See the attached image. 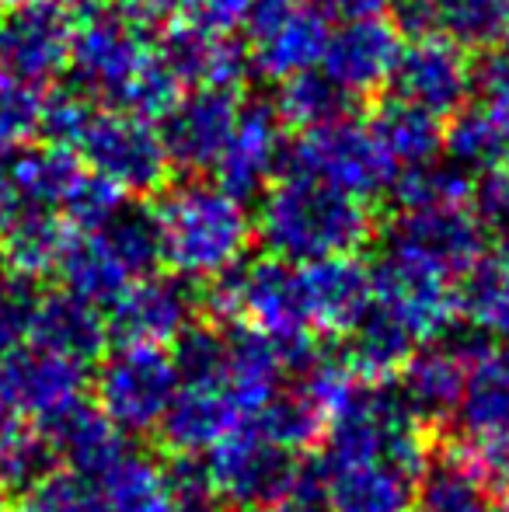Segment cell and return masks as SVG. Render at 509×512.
Masks as SVG:
<instances>
[{
	"label": "cell",
	"instance_id": "cell-46",
	"mask_svg": "<svg viewBox=\"0 0 509 512\" xmlns=\"http://www.w3.org/2000/svg\"><path fill=\"white\" fill-rule=\"evenodd\" d=\"M171 512H224V495L217 492L203 457H175L168 464Z\"/></svg>",
	"mask_w": 509,
	"mask_h": 512
},
{
	"label": "cell",
	"instance_id": "cell-27",
	"mask_svg": "<svg viewBox=\"0 0 509 512\" xmlns=\"http://www.w3.org/2000/svg\"><path fill=\"white\" fill-rule=\"evenodd\" d=\"M171 74L185 88H241L248 67V53L234 35L210 32L196 25H171L161 42Z\"/></svg>",
	"mask_w": 509,
	"mask_h": 512
},
{
	"label": "cell",
	"instance_id": "cell-28",
	"mask_svg": "<svg viewBox=\"0 0 509 512\" xmlns=\"http://www.w3.org/2000/svg\"><path fill=\"white\" fill-rule=\"evenodd\" d=\"M332 512H412L419 474L384 460L325 467Z\"/></svg>",
	"mask_w": 509,
	"mask_h": 512
},
{
	"label": "cell",
	"instance_id": "cell-30",
	"mask_svg": "<svg viewBox=\"0 0 509 512\" xmlns=\"http://www.w3.org/2000/svg\"><path fill=\"white\" fill-rule=\"evenodd\" d=\"M454 283L457 321L482 338H509V248H485Z\"/></svg>",
	"mask_w": 509,
	"mask_h": 512
},
{
	"label": "cell",
	"instance_id": "cell-7",
	"mask_svg": "<svg viewBox=\"0 0 509 512\" xmlns=\"http://www.w3.org/2000/svg\"><path fill=\"white\" fill-rule=\"evenodd\" d=\"M286 171L325 182L356 199H374L391 192L398 168L377 140L374 126L353 115H339L314 129H304L293 147H286Z\"/></svg>",
	"mask_w": 509,
	"mask_h": 512
},
{
	"label": "cell",
	"instance_id": "cell-38",
	"mask_svg": "<svg viewBox=\"0 0 509 512\" xmlns=\"http://www.w3.org/2000/svg\"><path fill=\"white\" fill-rule=\"evenodd\" d=\"M398 209H436V206H471L475 199V178L457 164L429 161L419 168L398 171L391 185Z\"/></svg>",
	"mask_w": 509,
	"mask_h": 512
},
{
	"label": "cell",
	"instance_id": "cell-32",
	"mask_svg": "<svg viewBox=\"0 0 509 512\" xmlns=\"http://www.w3.org/2000/svg\"><path fill=\"white\" fill-rule=\"evenodd\" d=\"M419 335L384 304H370L367 314L356 321V328L346 335L342 356L349 370L360 380H394L405 359L419 349Z\"/></svg>",
	"mask_w": 509,
	"mask_h": 512
},
{
	"label": "cell",
	"instance_id": "cell-13",
	"mask_svg": "<svg viewBox=\"0 0 509 512\" xmlns=\"http://www.w3.org/2000/svg\"><path fill=\"white\" fill-rule=\"evenodd\" d=\"M241 88H189L164 112L161 136L175 168L206 175L217 164L234 119L241 112Z\"/></svg>",
	"mask_w": 509,
	"mask_h": 512
},
{
	"label": "cell",
	"instance_id": "cell-34",
	"mask_svg": "<svg viewBox=\"0 0 509 512\" xmlns=\"http://www.w3.org/2000/svg\"><path fill=\"white\" fill-rule=\"evenodd\" d=\"M412 512H499V499L464 460V453L454 450L422 467Z\"/></svg>",
	"mask_w": 509,
	"mask_h": 512
},
{
	"label": "cell",
	"instance_id": "cell-31",
	"mask_svg": "<svg viewBox=\"0 0 509 512\" xmlns=\"http://www.w3.org/2000/svg\"><path fill=\"white\" fill-rule=\"evenodd\" d=\"M56 272L63 279V290L77 293L81 300H91L95 307H109L136 279L102 227L74 230Z\"/></svg>",
	"mask_w": 509,
	"mask_h": 512
},
{
	"label": "cell",
	"instance_id": "cell-19",
	"mask_svg": "<svg viewBox=\"0 0 509 512\" xmlns=\"http://www.w3.org/2000/svg\"><path fill=\"white\" fill-rule=\"evenodd\" d=\"M297 276L314 335L346 338L374 304V269L356 255L297 265Z\"/></svg>",
	"mask_w": 509,
	"mask_h": 512
},
{
	"label": "cell",
	"instance_id": "cell-24",
	"mask_svg": "<svg viewBox=\"0 0 509 512\" xmlns=\"http://www.w3.org/2000/svg\"><path fill=\"white\" fill-rule=\"evenodd\" d=\"M412 35H443L461 49H492L509 35V0H391Z\"/></svg>",
	"mask_w": 509,
	"mask_h": 512
},
{
	"label": "cell",
	"instance_id": "cell-45",
	"mask_svg": "<svg viewBox=\"0 0 509 512\" xmlns=\"http://www.w3.org/2000/svg\"><path fill=\"white\" fill-rule=\"evenodd\" d=\"M126 206V192H119L112 182H105L102 175L84 164V171L77 175V182L70 185L67 199L60 206V216L74 230H98Z\"/></svg>",
	"mask_w": 509,
	"mask_h": 512
},
{
	"label": "cell",
	"instance_id": "cell-9",
	"mask_svg": "<svg viewBox=\"0 0 509 512\" xmlns=\"http://www.w3.org/2000/svg\"><path fill=\"white\" fill-rule=\"evenodd\" d=\"M475 206L398 209L384 234V255L454 283L489 244Z\"/></svg>",
	"mask_w": 509,
	"mask_h": 512
},
{
	"label": "cell",
	"instance_id": "cell-5",
	"mask_svg": "<svg viewBox=\"0 0 509 512\" xmlns=\"http://www.w3.org/2000/svg\"><path fill=\"white\" fill-rule=\"evenodd\" d=\"M318 460L325 467L384 460L422 474L429 464L426 425L408 411L391 380H360L328 418Z\"/></svg>",
	"mask_w": 509,
	"mask_h": 512
},
{
	"label": "cell",
	"instance_id": "cell-35",
	"mask_svg": "<svg viewBox=\"0 0 509 512\" xmlns=\"http://www.w3.org/2000/svg\"><path fill=\"white\" fill-rule=\"evenodd\" d=\"M370 126H374L377 140H381V147L387 150V157H391L398 171L440 161L447 122L436 119V115L391 98V102L377 108Z\"/></svg>",
	"mask_w": 509,
	"mask_h": 512
},
{
	"label": "cell",
	"instance_id": "cell-16",
	"mask_svg": "<svg viewBox=\"0 0 509 512\" xmlns=\"http://www.w3.org/2000/svg\"><path fill=\"white\" fill-rule=\"evenodd\" d=\"M74 25L67 7L28 4L0 11V67L32 84H49L70 67Z\"/></svg>",
	"mask_w": 509,
	"mask_h": 512
},
{
	"label": "cell",
	"instance_id": "cell-55",
	"mask_svg": "<svg viewBox=\"0 0 509 512\" xmlns=\"http://www.w3.org/2000/svg\"><path fill=\"white\" fill-rule=\"evenodd\" d=\"M7 276V258H4V251H0V279Z\"/></svg>",
	"mask_w": 509,
	"mask_h": 512
},
{
	"label": "cell",
	"instance_id": "cell-51",
	"mask_svg": "<svg viewBox=\"0 0 509 512\" xmlns=\"http://www.w3.org/2000/svg\"><path fill=\"white\" fill-rule=\"evenodd\" d=\"M478 108L509 150V60H492L475 81Z\"/></svg>",
	"mask_w": 509,
	"mask_h": 512
},
{
	"label": "cell",
	"instance_id": "cell-20",
	"mask_svg": "<svg viewBox=\"0 0 509 512\" xmlns=\"http://www.w3.org/2000/svg\"><path fill=\"white\" fill-rule=\"evenodd\" d=\"M374 300L394 310L419 335L422 345L450 335V328L457 324L454 283L394 262L387 255L374 265Z\"/></svg>",
	"mask_w": 509,
	"mask_h": 512
},
{
	"label": "cell",
	"instance_id": "cell-21",
	"mask_svg": "<svg viewBox=\"0 0 509 512\" xmlns=\"http://www.w3.org/2000/svg\"><path fill=\"white\" fill-rule=\"evenodd\" d=\"M468 356V345L426 342L405 359L394 387L422 425H443L454 418L468 377Z\"/></svg>",
	"mask_w": 509,
	"mask_h": 512
},
{
	"label": "cell",
	"instance_id": "cell-50",
	"mask_svg": "<svg viewBox=\"0 0 509 512\" xmlns=\"http://www.w3.org/2000/svg\"><path fill=\"white\" fill-rule=\"evenodd\" d=\"M272 509L276 512H332L325 464H321V460H304V464H297L283 499Z\"/></svg>",
	"mask_w": 509,
	"mask_h": 512
},
{
	"label": "cell",
	"instance_id": "cell-3",
	"mask_svg": "<svg viewBox=\"0 0 509 512\" xmlns=\"http://www.w3.org/2000/svg\"><path fill=\"white\" fill-rule=\"evenodd\" d=\"M374 234V209L297 171L279 175L258 196L255 237L272 258L290 265L356 255Z\"/></svg>",
	"mask_w": 509,
	"mask_h": 512
},
{
	"label": "cell",
	"instance_id": "cell-29",
	"mask_svg": "<svg viewBox=\"0 0 509 512\" xmlns=\"http://www.w3.org/2000/svg\"><path fill=\"white\" fill-rule=\"evenodd\" d=\"M286 380V356L272 338L262 331L234 324L227 331V366H224V387L245 418H255V411L283 387Z\"/></svg>",
	"mask_w": 509,
	"mask_h": 512
},
{
	"label": "cell",
	"instance_id": "cell-2",
	"mask_svg": "<svg viewBox=\"0 0 509 512\" xmlns=\"http://www.w3.org/2000/svg\"><path fill=\"white\" fill-rule=\"evenodd\" d=\"M42 133L49 136V143L74 150L95 175H102L126 196H150L168 182L171 157L164 147L161 122L147 115L98 105L74 91L49 98Z\"/></svg>",
	"mask_w": 509,
	"mask_h": 512
},
{
	"label": "cell",
	"instance_id": "cell-41",
	"mask_svg": "<svg viewBox=\"0 0 509 512\" xmlns=\"http://www.w3.org/2000/svg\"><path fill=\"white\" fill-rule=\"evenodd\" d=\"M49 467H56V457L39 422L0 411V485L21 492L35 478H42Z\"/></svg>",
	"mask_w": 509,
	"mask_h": 512
},
{
	"label": "cell",
	"instance_id": "cell-22",
	"mask_svg": "<svg viewBox=\"0 0 509 512\" xmlns=\"http://www.w3.org/2000/svg\"><path fill=\"white\" fill-rule=\"evenodd\" d=\"M245 422V411L224 384H178L157 432L175 457H203Z\"/></svg>",
	"mask_w": 509,
	"mask_h": 512
},
{
	"label": "cell",
	"instance_id": "cell-25",
	"mask_svg": "<svg viewBox=\"0 0 509 512\" xmlns=\"http://www.w3.org/2000/svg\"><path fill=\"white\" fill-rule=\"evenodd\" d=\"M454 422L464 443L509 439V338H485L471 349Z\"/></svg>",
	"mask_w": 509,
	"mask_h": 512
},
{
	"label": "cell",
	"instance_id": "cell-23",
	"mask_svg": "<svg viewBox=\"0 0 509 512\" xmlns=\"http://www.w3.org/2000/svg\"><path fill=\"white\" fill-rule=\"evenodd\" d=\"M39 429L53 450L56 464L91 474V478H98L105 467L116 464L129 450L126 436L112 425V418L84 394L42 418Z\"/></svg>",
	"mask_w": 509,
	"mask_h": 512
},
{
	"label": "cell",
	"instance_id": "cell-4",
	"mask_svg": "<svg viewBox=\"0 0 509 512\" xmlns=\"http://www.w3.org/2000/svg\"><path fill=\"white\" fill-rule=\"evenodd\" d=\"M161 237V262L178 279H217L245 262L255 241L248 203L206 178H189L161 192L150 209Z\"/></svg>",
	"mask_w": 509,
	"mask_h": 512
},
{
	"label": "cell",
	"instance_id": "cell-37",
	"mask_svg": "<svg viewBox=\"0 0 509 512\" xmlns=\"http://www.w3.org/2000/svg\"><path fill=\"white\" fill-rule=\"evenodd\" d=\"M248 422L276 446H283V450H290V453H300V450H311V446H318L321 439H325L328 408L321 405L314 394H307L300 384L283 380V387H279Z\"/></svg>",
	"mask_w": 509,
	"mask_h": 512
},
{
	"label": "cell",
	"instance_id": "cell-1",
	"mask_svg": "<svg viewBox=\"0 0 509 512\" xmlns=\"http://www.w3.org/2000/svg\"><path fill=\"white\" fill-rule=\"evenodd\" d=\"M70 74L84 98L161 122L178 102L182 84L147 28L112 11H88L74 25Z\"/></svg>",
	"mask_w": 509,
	"mask_h": 512
},
{
	"label": "cell",
	"instance_id": "cell-44",
	"mask_svg": "<svg viewBox=\"0 0 509 512\" xmlns=\"http://www.w3.org/2000/svg\"><path fill=\"white\" fill-rule=\"evenodd\" d=\"M171 359H175L178 384H224L227 331L192 321L171 342Z\"/></svg>",
	"mask_w": 509,
	"mask_h": 512
},
{
	"label": "cell",
	"instance_id": "cell-14",
	"mask_svg": "<svg viewBox=\"0 0 509 512\" xmlns=\"http://www.w3.org/2000/svg\"><path fill=\"white\" fill-rule=\"evenodd\" d=\"M283 119L265 102H241L234 129L213 164V182L238 199H255L279 178L286 164Z\"/></svg>",
	"mask_w": 509,
	"mask_h": 512
},
{
	"label": "cell",
	"instance_id": "cell-15",
	"mask_svg": "<svg viewBox=\"0 0 509 512\" xmlns=\"http://www.w3.org/2000/svg\"><path fill=\"white\" fill-rule=\"evenodd\" d=\"M398 56L401 35L391 21H384L381 14L377 18H353L332 28L318 70L353 102V98L377 95L391 84Z\"/></svg>",
	"mask_w": 509,
	"mask_h": 512
},
{
	"label": "cell",
	"instance_id": "cell-12",
	"mask_svg": "<svg viewBox=\"0 0 509 512\" xmlns=\"http://www.w3.org/2000/svg\"><path fill=\"white\" fill-rule=\"evenodd\" d=\"M475 67L468 49L443 35H415L408 46H401L398 67L387 88L398 102H408L422 112L447 122L475 95Z\"/></svg>",
	"mask_w": 509,
	"mask_h": 512
},
{
	"label": "cell",
	"instance_id": "cell-42",
	"mask_svg": "<svg viewBox=\"0 0 509 512\" xmlns=\"http://www.w3.org/2000/svg\"><path fill=\"white\" fill-rule=\"evenodd\" d=\"M49 95L42 84L0 67V154H14L21 147H32L35 136L46 126Z\"/></svg>",
	"mask_w": 509,
	"mask_h": 512
},
{
	"label": "cell",
	"instance_id": "cell-48",
	"mask_svg": "<svg viewBox=\"0 0 509 512\" xmlns=\"http://www.w3.org/2000/svg\"><path fill=\"white\" fill-rule=\"evenodd\" d=\"M258 0H178L175 25H196L210 32L234 35L248 28Z\"/></svg>",
	"mask_w": 509,
	"mask_h": 512
},
{
	"label": "cell",
	"instance_id": "cell-10",
	"mask_svg": "<svg viewBox=\"0 0 509 512\" xmlns=\"http://www.w3.org/2000/svg\"><path fill=\"white\" fill-rule=\"evenodd\" d=\"M328 35L332 18L314 0H258L248 21V67L272 84L318 70Z\"/></svg>",
	"mask_w": 509,
	"mask_h": 512
},
{
	"label": "cell",
	"instance_id": "cell-11",
	"mask_svg": "<svg viewBox=\"0 0 509 512\" xmlns=\"http://www.w3.org/2000/svg\"><path fill=\"white\" fill-rule=\"evenodd\" d=\"M203 464L224 502L241 509H265L283 499L300 460L297 453L276 446L252 422H245L220 439L203 457Z\"/></svg>",
	"mask_w": 509,
	"mask_h": 512
},
{
	"label": "cell",
	"instance_id": "cell-33",
	"mask_svg": "<svg viewBox=\"0 0 509 512\" xmlns=\"http://www.w3.org/2000/svg\"><path fill=\"white\" fill-rule=\"evenodd\" d=\"M70 234L74 227L49 209H28L11 216L0 223V251L7 258V269H14L21 279L49 276L60 265Z\"/></svg>",
	"mask_w": 509,
	"mask_h": 512
},
{
	"label": "cell",
	"instance_id": "cell-43",
	"mask_svg": "<svg viewBox=\"0 0 509 512\" xmlns=\"http://www.w3.org/2000/svg\"><path fill=\"white\" fill-rule=\"evenodd\" d=\"M11 512H102L98 481L70 467H49L42 478L21 488Z\"/></svg>",
	"mask_w": 509,
	"mask_h": 512
},
{
	"label": "cell",
	"instance_id": "cell-39",
	"mask_svg": "<svg viewBox=\"0 0 509 512\" xmlns=\"http://www.w3.org/2000/svg\"><path fill=\"white\" fill-rule=\"evenodd\" d=\"M276 115L283 119V126L293 129H314L328 119H339L349 112V98L328 81L321 70H307V74L286 77L276 84Z\"/></svg>",
	"mask_w": 509,
	"mask_h": 512
},
{
	"label": "cell",
	"instance_id": "cell-52",
	"mask_svg": "<svg viewBox=\"0 0 509 512\" xmlns=\"http://www.w3.org/2000/svg\"><path fill=\"white\" fill-rule=\"evenodd\" d=\"M328 18L353 21V18H377L391 7V0H314Z\"/></svg>",
	"mask_w": 509,
	"mask_h": 512
},
{
	"label": "cell",
	"instance_id": "cell-26",
	"mask_svg": "<svg viewBox=\"0 0 509 512\" xmlns=\"http://www.w3.org/2000/svg\"><path fill=\"white\" fill-rule=\"evenodd\" d=\"M109 317L91 300H81L70 290H56L39 297L32 317V335L28 342L70 359L77 366H88L105 356L109 349Z\"/></svg>",
	"mask_w": 509,
	"mask_h": 512
},
{
	"label": "cell",
	"instance_id": "cell-49",
	"mask_svg": "<svg viewBox=\"0 0 509 512\" xmlns=\"http://www.w3.org/2000/svg\"><path fill=\"white\" fill-rule=\"evenodd\" d=\"M471 206H475L485 234H496L509 244V164H499L478 178Z\"/></svg>",
	"mask_w": 509,
	"mask_h": 512
},
{
	"label": "cell",
	"instance_id": "cell-54",
	"mask_svg": "<svg viewBox=\"0 0 509 512\" xmlns=\"http://www.w3.org/2000/svg\"><path fill=\"white\" fill-rule=\"evenodd\" d=\"M496 499H499V512H509V488H503Z\"/></svg>",
	"mask_w": 509,
	"mask_h": 512
},
{
	"label": "cell",
	"instance_id": "cell-40",
	"mask_svg": "<svg viewBox=\"0 0 509 512\" xmlns=\"http://www.w3.org/2000/svg\"><path fill=\"white\" fill-rule=\"evenodd\" d=\"M447 136H443V150L447 161L457 164L461 171H468L471 178H482L485 171L509 164V150L499 140V133L492 129V122L482 115L478 105H464L457 115H450Z\"/></svg>",
	"mask_w": 509,
	"mask_h": 512
},
{
	"label": "cell",
	"instance_id": "cell-36",
	"mask_svg": "<svg viewBox=\"0 0 509 512\" xmlns=\"http://www.w3.org/2000/svg\"><path fill=\"white\" fill-rule=\"evenodd\" d=\"M95 481L102 512H171L168 467L147 453L126 450Z\"/></svg>",
	"mask_w": 509,
	"mask_h": 512
},
{
	"label": "cell",
	"instance_id": "cell-18",
	"mask_svg": "<svg viewBox=\"0 0 509 512\" xmlns=\"http://www.w3.org/2000/svg\"><path fill=\"white\" fill-rule=\"evenodd\" d=\"M84 384H88L84 366L28 342L0 359V411L42 422L67 401L81 398Z\"/></svg>",
	"mask_w": 509,
	"mask_h": 512
},
{
	"label": "cell",
	"instance_id": "cell-17",
	"mask_svg": "<svg viewBox=\"0 0 509 512\" xmlns=\"http://www.w3.org/2000/svg\"><path fill=\"white\" fill-rule=\"evenodd\" d=\"M196 297L178 276H140L109 304V335L119 345L171 349L178 335L196 321Z\"/></svg>",
	"mask_w": 509,
	"mask_h": 512
},
{
	"label": "cell",
	"instance_id": "cell-6",
	"mask_svg": "<svg viewBox=\"0 0 509 512\" xmlns=\"http://www.w3.org/2000/svg\"><path fill=\"white\" fill-rule=\"evenodd\" d=\"M203 300L217 321L245 324L272 338L283 349L286 366L314 349V328L300 297L297 265L279 262L272 255L262 262H238L234 269L210 279Z\"/></svg>",
	"mask_w": 509,
	"mask_h": 512
},
{
	"label": "cell",
	"instance_id": "cell-8",
	"mask_svg": "<svg viewBox=\"0 0 509 512\" xmlns=\"http://www.w3.org/2000/svg\"><path fill=\"white\" fill-rule=\"evenodd\" d=\"M178 391L171 349L157 345H119L102 356L95 377V405L112 418L123 436H147L161 425Z\"/></svg>",
	"mask_w": 509,
	"mask_h": 512
},
{
	"label": "cell",
	"instance_id": "cell-53",
	"mask_svg": "<svg viewBox=\"0 0 509 512\" xmlns=\"http://www.w3.org/2000/svg\"><path fill=\"white\" fill-rule=\"evenodd\" d=\"M28 4H56V7H88L91 0H0V11H14V7H28Z\"/></svg>",
	"mask_w": 509,
	"mask_h": 512
},
{
	"label": "cell",
	"instance_id": "cell-56",
	"mask_svg": "<svg viewBox=\"0 0 509 512\" xmlns=\"http://www.w3.org/2000/svg\"><path fill=\"white\" fill-rule=\"evenodd\" d=\"M245 512H276V509H272V506H265V509H245Z\"/></svg>",
	"mask_w": 509,
	"mask_h": 512
},
{
	"label": "cell",
	"instance_id": "cell-57",
	"mask_svg": "<svg viewBox=\"0 0 509 512\" xmlns=\"http://www.w3.org/2000/svg\"><path fill=\"white\" fill-rule=\"evenodd\" d=\"M506 42H509V35H506Z\"/></svg>",
	"mask_w": 509,
	"mask_h": 512
},
{
	"label": "cell",
	"instance_id": "cell-47",
	"mask_svg": "<svg viewBox=\"0 0 509 512\" xmlns=\"http://www.w3.org/2000/svg\"><path fill=\"white\" fill-rule=\"evenodd\" d=\"M35 304L39 293L28 286V279H0V359L28 342Z\"/></svg>",
	"mask_w": 509,
	"mask_h": 512
}]
</instances>
